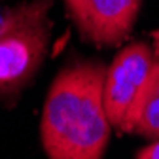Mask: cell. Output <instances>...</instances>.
I'll list each match as a JSON object with an SVG mask.
<instances>
[{
    "label": "cell",
    "instance_id": "obj_1",
    "mask_svg": "<svg viewBox=\"0 0 159 159\" xmlns=\"http://www.w3.org/2000/svg\"><path fill=\"white\" fill-rule=\"evenodd\" d=\"M104 74L102 63L78 61L55 76L40 123L49 159H102L112 127L102 97Z\"/></svg>",
    "mask_w": 159,
    "mask_h": 159
},
{
    "label": "cell",
    "instance_id": "obj_2",
    "mask_svg": "<svg viewBox=\"0 0 159 159\" xmlns=\"http://www.w3.org/2000/svg\"><path fill=\"white\" fill-rule=\"evenodd\" d=\"M53 0H25L0 13V104H13L48 55Z\"/></svg>",
    "mask_w": 159,
    "mask_h": 159
},
{
    "label": "cell",
    "instance_id": "obj_3",
    "mask_svg": "<svg viewBox=\"0 0 159 159\" xmlns=\"http://www.w3.org/2000/svg\"><path fill=\"white\" fill-rule=\"evenodd\" d=\"M155 65L153 51L144 42L125 46L116 55L104 74V108L110 125L133 133L136 108Z\"/></svg>",
    "mask_w": 159,
    "mask_h": 159
},
{
    "label": "cell",
    "instance_id": "obj_4",
    "mask_svg": "<svg viewBox=\"0 0 159 159\" xmlns=\"http://www.w3.org/2000/svg\"><path fill=\"white\" fill-rule=\"evenodd\" d=\"M142 0H65L78 32L95 46H116L129 36Z\"/></svg>",
    "mask_w": 159,
    "mask_h": 159
},
{
    "label": "cell",
    "instance_id": "obj_5",
    "mask_svg": "<svg viewBox=\"0 0 159 159\" xmlns=\"http://www.w3.org/2000/svg\"><path fill=\"white\" fill-rule=\"evenodd\" d=\"M133 133L148 138H159V61H155L138 102Z\"/></svg>",
    "mask_w": 159,
    "mask_h": 159
},
{
    "label": "cell",
    "instance_id": "obj_6",
    "mask_svg": "<svg viewBox=\"0 0 159 159\" xmlns=\"http://www.w3.org/2000/svg\"><path fill=\"white\" fill-rule=\"evenodd\" d=\"M136 159H159V140L150 144V146H146V148H142L140 152H138Z\"/></svg>",
    "mask_w": 159,
    "mask_h": 159
}]
</instances>
